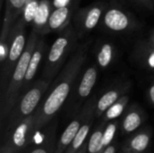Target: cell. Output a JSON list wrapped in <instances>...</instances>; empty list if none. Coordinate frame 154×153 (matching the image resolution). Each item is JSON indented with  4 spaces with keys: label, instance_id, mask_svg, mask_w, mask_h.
<instances>
[{
    "label": "cell",
    "instance_id": "cell-24",
    "mask_svg": "<svg viewBox=\"0 0 154 153\" xmlns=\"http://www.w3.org/2000/svg\"><path fill=\"white\" fill-rule=\"evenodd\" d=\"M38 5H39V1L38 0H27L25 8L22 14V18L23 19L26 26L33 23L34 18H35V14L38 9Z\"/></svg>",
    "mask_w": 154,
    "mask_h": 153
},
{
    "label": "cell",
    "instance_id": "cell-8",
    "mask_svg": "<svg viewBox=\"0 0 154 153\" xmlns=\"http://www.w3.org/2000/svg\"><path fill=\"white\" fill-rule=\"evenodd\" d=\"M100 24L106 31L114 33H123L132 31L136 26L134 18L125 10L117 7H106Z\"/></svg>",
    "mask_w": 154,
    "mask_h": 153
},
{
    "label": "cell",
    "instance_id": "cell-23",
    "mask_svg": "<svg viewBox=\"0 0 154 153\" xmlns=\"http://www.w3.org/2000/svg\"><path fill=\"white\" fill-rule=\"evenodd\" d=\"M137 54L139 60L145 67L154 69V46L147 41L140 46Z\"/></svg>",
    "mask_w": 154,
    "mask_h": 153
},
{
    "label": "cell",
    "instance_id": "cell-5",
    "mask_svg": "<svg viewBox=\"0 0 154 153\" xmlns=\"http://www.w3.org/2000/svg\"><path fill=\"white\" fill-rule=\"evenodd\" d=\"M25 23L22 16L14 23L9 33V54L5 63L1 67V90L3 95L9 84L11 76L26 46Z\"/></svg>",
    "mask_w": 154,
    "mask_h": 153
},
{
    "label": "cell",
    "instance_id": "cell-10",
    "mask_svg": "<svg viewBox=\"0 0 154 153\" xmlns=\"http://www.w3.org/2000/svg\"><path fill=\"white\" fill-rule=\"evenodd\" d=\"M97 102V96L96 95H92L84 104L80 111L73 116L70 123L68 124L62 134L60 135L59 141H58V146H57V151L60 153H64L68 147L70 145L72 141L74 140L75 136L77 135L78 132L79 131L80 127L82 126L89 110L93 106H95Z\"/></svg>",
    "mask_w": 154,
    "mask_h": 153
},
{
    "label": "cell",
    "instance_id": "cell-13",
    "mask_svg": "<svg viewBox=\"0 0 154 153\" xmlns=\"http://www.w3.org/2000/svg\"><path fill=\"white\" fill-rule=\"evenodd\" d=\"M46 53H47V45L45 43L43 36L41 35L38 41H37V44H36L35 49L33 50V53L31 57L20 95L23 94L32 86V84L34 82V78L37 74V71L39 69L40 65L43 61V59H44Z\"/></svg>",
    "mask_w": 154,
    "mask_h": 153
},
{
    "label": "cell",
    "instance_id": "cell-32",
    "mask_svg": "<svg viewBox=\"0 0 154 153\" xmlns=\"http://www.w3.org/2000/svg\"><path fill=\"white\" fill-rule=\"evenodd\" d=\"M121 153H133V152H129V151H123V152Z\"/></svg>",
    "mask_w": 154,
    "mask_h": 153
},
{
    "label": "cell",
    "instance_id": "cell-16",
    "mask_svg": "<svg viewBox=\"0 0 154 153\" xmlns=\"http://www.w3.org/2000/svg\"><path fill=\"white\" fill-rule=\"evenodd\" d=\"M27 0H5V12L0 39H6L14 23L23 14Z\"/></svg>",
    "mask_w": 154,
    "mask_h": 153
},
{
    "label": "cell",
    "instance_id": "cell-3",
    "mask_svg": "<svg viewBox=\"0 0 154 153\" xmlns=\"http://www.w3.org/2000/svg\"><path fill=\"white\" fill-rule=\"evenodd\" d=\"M40 36L41 35L33 30L31 32L26 42L25 49L14 68L9 84L5 93L1 95V118L3 121L7 119L15 101L21 93L30 60Z\"/></svg>",
    "mask_w": 154,
    "mask_h": 153
},
{
    "label": "cell",
    "instance_id": "cell-14",
    "mask_svg": "<svg viewBox=\"0 0 154 153\" xmlns=\"http://www.w3.org/2000/svg\"><path fill=\"white\" fill-rule=\"evenodd\" d=\"M130 87L131 84L129 82L120 83L110 87L106 92H104L100 96V97L97 98V106H96V118H99L103 116L106 111L113 104H115L123 96L127 94V92L130 89Z\"/></svg>",
    "mask_w": 154,
    "mask_h": 153
},
{
    "label": "cell",
    "instance_id": "cell-1",
    "mask_svg": "<svg viewBox=\"0 0 154 153\" xmlns=\"http://www.w3.org/2000/svg\"><path fill=\"white\" fill-rule=\"evenodd\" d=\"M88 50L89 42L77 46L64 67L51 83L42 103L33 114V127L36 133L48 125L66 104L80 75Z\"/></svg>",
    "mask_w": 154,
    "mask_h": 153
},
{
    "label": "cell",
    "instance_id": "cell-6",
    "mask_svg": "<svg viewBox=\"0 0 154 153\" xmlns=\"http://www.w3.org/2000/svg\"><path fill=\"white\" fill-rule=\"evenodd\" d=\"M98 66L91 65L85 69L83 74L77 79L72 92L67 100V115L75 116L82 108L86 101L91 96L92 90L97 83Z\"/></svg>",
    "mask_w": 154,
    "mask_h": 153
},
{
    "label": "cell",
    "instance_id": "cell-30",
    "mask_svg": "<svg viewBox=\"0 0 154 153\" xmlns=\"http://www.w3.org/2000/svg\"><path fill=\"white\" fill-rule=\"evenodd\" d=\"M76 153H88V144H87V142Z\"/></svg>",
    "mask_w": 154,
    "mask_h": 153
},
{
    "label": "cell",
    "instance_id": "cell-19",
    "mask_svg": "<svg viewBox=\"0 0 154 153\" xmlns=\"http://www.w3.org/2000/svg\"><path fill=\"white\" fill-rule=\"evenodd\" d=\"M53 9L51 6V2L50 0H41L39 1L38 9L33 21L32 30L39 33L40 35L47 34L48 22Z\"/></svg>",
    "mask_w": 154,
    "mask_h": 153
},
{
    "label": "cell",
    "instance_id": "cell-18",
    "mask_svg": "<svg viewBox=\"0 0 154 153\" xmlns=\"http://www.w3.org/2000/svg\"><path fill=\"white\" fill-rule=\"evenodd\" d=\"M96 106L97 104L91 107L82 126L80 127L74 140L72 141V142L70 143V145L68 147V149L64 153H76L87 142L86 141L88 138L92 124L94 123V120L96 119Z\"/></svg>",
    "mask_w": 154,
    "mask_h": 153
},
{
    "label": "cell",
    "instance_id": "cell-26",
    "mask_svg": "<svg viewBox=\"0 0 154 153\" xmlns=\"http://www.w3.org/2000/svg\"><path fill=\"white\" fill-rule=\"evenodd\" d=\"M148 98L149 101L151 102V104H152L154 106V80L152 82V84L150 85L149 88H148Z\"/></svg>",
    "mask_w": 154,
    "mask_h": 153
},
{
    "label": "cell",
    "instance_id": "cell-20",
    "mask_svg": "<svg viewBox=\"0 0 154 153\" xmlns=\"http://www.w3.org/2000/svg\"><path fill=\"white\" fill-rule=\"evenodd\" d=\"M116 48L110 42L100 43L96 50V60L98 68L105 69L108 68L116 58Z\"/></svg>",
    "mask_w": 154,
    "mask_h": 153
},
{
    "label": "cell",
    "instance_id": "cell-9",
    "mask_svg": "<svg viewBox=\"0 0 154 153\" xmlns=\"http://www.w3.org/2000/svg\"><path fill=\"white\" fill-rule=\"evenodd\" d=\"M33 115L28 116L17 124L13 130L7 132V142L15 153H21L32 144L36 132L33 127Z\"/></svg>",
    "mask_w": 154,
    "mask_h": 153
},
{
    "label": "cell",
    "instance_id": "cell-27",
    "mask_svg": "<svg viewBox=\"0 0 154 153\" xmlns=\"http://www.w3.org/2000/svg\"><path fill=\"white\" fill-rule=\"evenodd\" d=\"M0 153H15V152H14V151L13 150L12 146H11L7 142H5L3 144L2 148H1V151H0Z\"/></svg>",
    "mask_w": 154,
    "mask_h": 153
},
{
    "label": "cell",
    "instance_id": "cell-28",
    "mask_svg": "<svg viewBox=\"0 0 154 153\" xmlns=\"http://www.w3.org/2000/svg\"><path fill=\"white\" fill-rule=\"evenodd\" d=\"M117 150H118V144L114 142L111 145H109L102 153H116Z\"/></svg>",
    "mask_w": 154,
    "mask_h": 153
},
{
    "label": "cell",
    "instance_id": "cell-12",
    "mask_svg": "<svg viewBox=\"0 0 154 153\" xmlns=\"http://www.w3.org/2000/svg\"><path fill=\"white\" fill-rule=\"evenodd\" d=\"M79 2V0H72L66 5L53 9L48 22L47 32H60L65 29L70 23V21L73 18Z\"/></svg>",
    "mask_w": 154,
    "mask_h": 153
},
{
    "label": "cell",
    "instance_id": "cell-31",
    "mask_svg": "<svg viewBox=\"0 0 154 153\" xmlns=\"http://www.w3.org/2000/svg\"><path fill=\"white\" fill-rule=\"evenodd\" d=\"M148 42L150 44H152V46H154V31L151 33V35L149 37V40H148Z\"/></svg>",
    "mask_w": 154,
    "mask_h": 153
},
{
    "label": "cell",
    "instance_id": "cell-34",
    "mask_svg": "<svg viewBox=\"0 0 154 153\" xmlns=\"http://www.w3.org/2000/svg\"><path fill=\"white\" fill-rule=\"evenodd\" d=\"M153 4H154V0H153Z\"/></svg>",
    "mask_w": 154,
    "mask_h": 153
},
{
    "label": "cell",
    "instance_id": "cell-21",
    "mask_svg": "<svg viewBox=\"0 0 154 153\" xmlns=\"http://www.w3.org/2000/svg\"><path fill=\"white\" fill-rule=\"evenodd\" d=\"M129 99H130V96L127 94H125L121 98H119L115 104H113L106 111V113L102 116L103 117L102 121L106 123H109L111 121H114L119 118L125 112L128 103H129Z\"/></svg>",
    "mask_w": 154,
    "mask_h": 153
},
{
    "label": "cell",
    "instance_id": "cell-4",
    "mask_svg": "<svg viewBox=\"0 0 154 153\" xmlns=\"http://www.w3.org/2000/svg\"><path fill=\"white\" fill-rule=\"evenodd\" d=\"M51 83L41 78L35 80L23 94L18 96L6 119V132H10L23 120L35 113Z\"/></svg>",
    "mask_w": 154,
    "mask_h": 153
},
{
    "label": "cell",
    "instance_id": "cell-11",
    "mask_svg": "<svg viewBox=\"0 0 154 153\" xmlns=\"http://www.w3.org/2000/svg\"><path fill=\"white\" fill-rule=\"evenodd\" d=\"M57 126L58 122L55 118L43 129L37 132L34 140L36 145L30 149L27 153H55L58 146L57 141Z\"/></svg>",
    "mask_w": 154,
    "mask_h": 153
},
{
    "label": "cell",
    "instance_id": "cell-29",
    "mask_svg": "<svg viewBox=\"0 0 154 153\" xmlns=\"http://www.w3.org/2000/svg\"><path fill=\"white\" fill-rule=\"evenodd\" d=\"M136 3L142 5H144V6H147V7H152L153 5V0H134Z\"/></svg>",
    "mask_w": 154,
    "mask_h": 153
},
{
    "label": "cell",
    "instance_id": "cell-33",
    "mask_svg": "<svg viewBox=\"0 0 154 153\" xmlns=\"http://www.w3.org/2000/svg\"><path fill=\"white\" fill-rule=\"evenodd\" d=\"M55 153H60V152H58V151H55Z\"/></svg>",
    "mask_w": 154,
    "mask_h": 153
},
{
    "label": "cell",
    "instance_id": "cell-7",
    "mask_svg": "<svg viewBox=\"0 0 154 153\" xmlns=\"http://www.w3.org/2000/svg\"><path fill=\"white\" fill-rule=\"evenodd\" d=\"M106 6L103 2H96L78 10L73 16V25L79 38L91 32L102 19Z\"/></svg>",
    "mask_w": 154,
    "mask_h": 153
},
{
    "label": "cell",
    "instance_id": "cell-15",
    "mask_svg": "<svg viewBox=\"0 0 154 153\" xmlns=\"http://www.w3.org/2000/svg\"><path fill=\"white\" fill-rule=\"evenodd\" d=\"M146 119L144 111L137 105L127 107L120 122V131L122 134H132L138 131Z\"/></svg>",
    "mask_w": 154,
    "mask_h": 153
},
{
    "label": "cell",
    "instance_id": "cell-22",
    "mask_svg": "<svg viewBox=\"0 0 154 153\" xmlns=\"http://www.w3.org/2000/svg\"><path fill=\"white\" fill-rule=\"evenodd\" d=\"M107 123L102 121L98 126L91 133L88 141L87 142L88 144V153H98L100 146H101V141L103 137V133L106 128Z\"/></svg>",
    "mask_w": 154,
    "mask_h": 153
},
{
    "label": "cell",
    "instance_id": "cell-2",
    "mask_svg": "<svg viewBox=\"0 0 154 153\" xmlns=\"http://www.w3.org/2000/svg\"><path fill=\"white\" fill-rule=\"evenodd\" d=\"M79 36L72 23L59 32L45 57V63L42 73V78L52 82L59 72L64 67L69 56L77 48Z\"/></svg>",
    "mask_w": 154,
    "mask_h": 153
},
{
    "label": "cell",
    "instance_id": "cell-17",
    "mask_svg": "<svg viewBox=\"0 0 154 153\" xmlns=\"http://www.w3.org/2000/svg\"><path fill=\"white\" fill-rule=\"evenodd\" d=\"M152 139V131L146 127L136 131L124 143L122 150L133 153H145Z\"/></svg>",
    "mask_w": 154,
    "mask_h": 153
},
{
    "label": "cell",
    "instance_id": "cell-25",
    "mask_svg": "<svg viewBox=\"0 0 154 153\" xmlns=\"http://www.w3.org/2000/svg\"><path fill=\"white\" fill-rule=\"evenodd\" d=\"M9 38L6 39H0V62L1 67L5 63L6 59L9 54Z\"/></svg>",
    "mask_w": 154,
    "mask_h": 153
}]
</instances>
